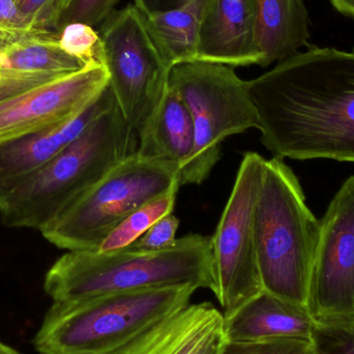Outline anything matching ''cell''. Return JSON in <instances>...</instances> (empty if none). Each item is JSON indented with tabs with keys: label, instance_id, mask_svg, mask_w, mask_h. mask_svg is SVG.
Returning <instances> with one entry per match:
<instances>
[{
	"label": "cell",
	"instance_id": "cell-24",
	"mask_svg": "<svg viewBox=\"0 0 354 354\" xmlns=\"http://www.w3.org/2000/svg\"><path fill=\"white\" fill-rule=\"evenodd\" d=\"M120 0H73L64 12L58 25V31L68 23L81 22L95 27L108 18Z\"/></svg>",
	"mask_w": 354,
	"mask_h": 354
},
{
	"label": "cell",
	"instance_id": "cell-14",
	"mask_svg": "<svg viewBox=\"0 0 354 354\" xmlns=\"http://www.w3.org/2000/svg\"><path fill=\"white\" fill-rule=\"evenodd\" d=\"M114 104L108 85L97 101L71 122L0 145V197L51 161Z\"/></svg>",
	"mask_w": 354,
	"mask_h": 354
},
{
	"label": "cell",
	"instance_id": "cell-21",
	"mask_svg": "<svg viewBox=\"0 0 354 354\" xmlns=\"http://www.w3.org/2000/svg\"><path fill=\"white\" fill-rule=\"evenodd\" d=\"M60 48L68 55L78 58L85 64H104L103 47L100 33L95 27L81 22L68 23L60 28Z\"/></svg>",
	"mask_w": 354,
	"mask_h": 354
},
{
	"label": "cell",
	"instance_id": "cell-17",
	"mask_svg": "<svg viewBox=\"0 0 354 354\" xmlns=\"http://www.w3.org/2000/svg\"><path fill=\"white\" fill-rule=\"evenodd\" d=\"M309 26L305 0H256L258 66L278 64L309 47Z\"/></svg>",
	"mask_w": 354,
	"mask_h": 354
},
{
	"label": "cell",
	"instance_id": "cell-31",
	"mask_svg": "<svg viewBox=\"0 0 354 354\" xmlns=\"http://www.w3.org/2000/svg\"><path fill=\"white\" fill-rule=\"evenodd\" d=\"M72 1L73 0H58V10H59L60 19H62L64 12L68 10V6L72 3Z\"/></svg>",
	"mask_w": 354,
	"mask_h": 354
},
{
	"label": "cell",
	"instance_id": "cell-4",
	"mask_svg": "<svg viewBox=\"0 0 354 354\" xmlns=\"http://www.w3.org/2000/svg\"><path fill=\"white\" fill-rule=\"evenodd\" d=\"M320 230L292 170L283 159L266 160L254 216L263 290L308 308Z\"/></svg>",
	"mask_w": 354,
	"mask_h": 354
},
{
	"label": "cell",
	"instance_id": "cell-28",
	"mask_svg": "<svg viewBox=\"0 0 354 354\" xmlns=\"http://www.w3.org/2000/svg\"><path fill=\"white\" fill-rule=\"evenodd\" d=\"M189 1V0H133V4L143 14H151L174 10Z\"/></svg>",
	"mask_w": 354,
	"mask_h": 354
},
{
	"label": "cell",
	"instance_id": "cell-1",
	"mask_svg": "<svg viewBox=\"0 0 354 354\" xmlns=\"http://www.w3.org/2000/svg\"><path fill=\"white\" fill-rule=\"evenodd\" d=\"M247 86L274 157L354 163V49L309 46Z\"/></svg>",
	"mask_w": 354,
	"mask_h": 354
},
{
	"label": "cell",
	"instance_id": "cell-25",
	"mask_svg": "<svg viewBox=\"0 0 354 354\" xmlns=\"http://www.w3.org/2000/svg\"><path fill=\"white\" fill-rule=\"evenodd\" d=\"M29 24L39 31H58V0H15Z\"/></svg>",
	"mask_w": 354,
	"mask_h": 354
},
{
	"label": "cell",
	"instance_id": "cell-5",
	"mask_svg": "<svg viewBox=\"0 0 354 354\" xmlns=\"http://www.w3.org/2000/svg\"><path fill=\"white\" fill-rule=\"evenodd\" d=\"M196 290L187 285L53 301L33 346L39 354H110L185 309Z\"/></svg>",
	"mask_w": 354,
	"mask_h": 354
},
{
	"label": "cell",
	"instance_id": "cell-33",
	"mask_svg": "<svg viewBox=\"0 0 354 354\" xmlns=\"http://www.w3.org/2000/svg\"><path fill=\"white\" fill-rule=\"evenodd\" d=\"M222 341H221V342H222ZM221 342L218 343V344H216V345H214V347H212V348H210L209 351H206V353L204 354H216V353H218V346H220Z\"/></svg>",
	"mask_w": 354,
	"mask_h": 354
},
{
	"label": "cell",
	"instance_id": "cell-27",
	"mask_svg": "<svg viewBox=\"0 0 354 354\" xmlns=\"http://www.w3.org/2000/svg\"><path fill=\"white\" fill-rule=\"evenodd\" d=\"M0 29L17 33H37L45 31L35 30L24 15L19 10L15 0H0Z\"/></svg>",
	"mask_w": 354,
	"mask_h": 354
},
{
	"label": "cell",
	"instance_id": "cell-6",
	"mask_svg": "<svg viewBox=\"0 0 354 354\" xmlns=\"http://www.w3.org/2000/svg\"><path fill=\"white\" fill-rule=\"evenodd\" d=\"M176 185L180 180L176 164L135 153L39 231L66 251L97 250L132 212Z\"/></svg>",
	"mask_w": 354,
	"mask_h": 354
},
{
	"label": "cell",
	"instance_id": "cell-18",
	"mask_svg": "<svg viewBox=\"0 0 354 354\" xmlns=\"http://www.w3.org/2000/svg\"><path fill=\"white\" fill-rule=\"evenodd\" d=\"M195 149V130L191 113L183 100L168 88L161 105L147 128L139 135L137 153L165 160L181 170Z\"/></svg>",
	"mask_w": 354,
	"mask_h": 354
},
{
	"label": "cell",
	"instance_id": "cell-23",
	"mask_svg": "<svg viewBox=\"0 0 354 354\" xmlns=\"http://www.w3.org/2000/svg\"><path fill=\"white\" fill-rule=\"evenodd\" d=\"M216 354H314L310 339L284 338L262 341L223 339Z\"/></svg>",
	"mask_w": 354,
	"mask_h": 354
},
{
	"label": "cell",
	"instance_id": "cell-2",
	"mask_svg": "<svg viewBox=\"0 0 354 354\" xmlns=\"http://www.w3.org/2000/svg\"><path fill=\"white\" fill-rule=\"evenodd\" d=\"M187 285L214 290L212 237L187 235L161 251L133 245L114 251H68L48 270L44 290L54 303H62Z\"/></svg>",
	"mask_w": 354,
	"mask_h": 354
},
{
	"label": "cell",
	"instance_id": "cell-8",
	"mask_svg": "<svg viewBox=\"0 0 354 354\" xmlns=\"http://www.w3.org/2000/svg\"><path fill=\"white\" fill-rule=\"evenodd\" d=\"M99 33L116 105L139 137L167 93L172 68L133 3L113 10Z\"/></svg>",
	"mask_w": 354,
	"mask_h": 354
},
{
	"label": "cell",
	"instance_id": "cell-7",
	"mask_svg": "<svg viewBox=\"0 0 354 354\" xmlns=\"http://www.w3.org/2000/svg\"><path fill=\"white\" fill-rule=\"evenodd\" d=\"M169 88L187 106L195 130V149L179 174L180 185H200L220 160L225 139L257 129L247 81L231 66L194 60L172 68Z\"/></svg>",
	"mask_w": 354,
	"mask_h": 354
},
{
	"label": "cell",
	"instance_id": "cell-30",
	"mask_svg": "<svg viewBox=\"0 0 354 354\" xmlns=\"http://www.w3.org/2000/svg\"><path fill=\"white\" fill-rule=\"evenodd\" d=\"M29 35H33V33H29ZM29 35L12 32V31L0 29V51H1L2 49H4V48L8 47L10 44L15 43V41H18V39H22V37H26V35Z\"/></svg>",
	"mask_w": 354,
	"mask_h": 354
},
{
	"label": "cell",
	"instance_id": "cell-10",
	"mask_svg": "<svg viewBox=\"0 0 354 354\" xmlns=\"http://www.w3.org/2000/svg\"><path fill=\"white\" fill-rule=\"evenodd\" d=\"M320 224L308 309L316 320L354 318V176L337 192Z\"/></svg>",
	"mask_w": 354,
	"mask_h": 354
},
{
	"label": "cell",
	"instance_id": "cell-19",
	"mask_svg": "<svg viewBox=\"0 0 354 354\" xmlns=\"http://www.w3.org/2000/svg\"><path fill=\"white\" fill-rule=\"evenodd\" d=\"M208 0H189L174 10L143 14L147 28L170 68L197 60Z\"/></svg>",
	"mask_w": 354,
	"mask_h": 354
},
{
	"label": "cell",
	"instance_id": "cell-3",
	"mask_svg": "<svg viewBox=\"0 0 354 354\" xmlns=\"http://www.w3.org/2000/svg\"><path fill=\"white\" fill-rule=\"evenodd\" d=\"M138 145V135L115 102L51 161L0 197L2 222L41 230L137 153Z\"/></svg>",
	"mask_w": 354,
	"mask_h": 354
},
{
	"label": "cell",
	"instance_id": "cell-9",
	"mask_svg": "<svg viewBox=\"0 0 354 354\" xmlns=\"http://www.w3.org/2000/svg\"><path fill=\"white\" fill-rule=\"evenodd\" d=\"M266 159L245 153L230 197L212 236L216 286L212 292L228 317L263 290L256 255L254 216Z\"/></svg>",
	"mask_w": 354,
	"mask_h": 354
},
{
	"label": "cell",
	"instance_id": "cell-12",
	"mask_svg": "<svg viewBox=\"0 0 354 354\" xmlns=\"http://www.w3.org/2000/svg\"><path fill=\"white\" fill-rule=\"evenodd\" d=\"M58 37L57 31L33 33L0 51V102L87 66L66 54Z\"/></svg>",
	"mask_w": 354,
	"mask_h": 354
},
{
	"label": "cell",
	"instance_id": "cell-26",
	"mask_svg": "<svg viewBox=\"0 0 354 354\" xmlns=\"http://www.w3.org/2000/svg\"><path fill=\"white\" fill-rule=\"evenodd\" d=\"M179 221L170 214L156 223L138 241L133 243V247L147 251H161L176 245V232L178 230Z\"/></svg>",
	"mask_w": 354,
	"mask_h": 354
},
{
	"label": "cell",
	"instance_id": "cell-13",
	"mask_svg": "<svg viewBox=\"0 0 354 354\" xmlns=\"http://www.w3.org/2000/svg\"><path fill=\"white\" fill-rule=\"evenodd\" d=\"M255 25L256 0H208L197 60L231 68L258 66Z\"/></svg>",
	"mask_w": 354,
	"mask_h": 354
},
{
	"label": "cell",
	"instance_id": "cell-32",
	"mask_svg": "<svg viewBox=\"0 0 354 354\" xmlns=\"http://www.w3.org/2000/svg\"><path fill=\"white\" fill-rule=\"evenodd\" d=\"M0 354H21L18 351H15L12 347L8 346V345L3 344L0 342Z\"/></svg>",
	"mask_w": 354,
	"mask_h": 354
},
{
	"label": "cell",
	"instance_id": "cell-11",
	"mask_svg": "<svg viewBox=\"0 0 354 354\" xmlns=\"http://www.w3.org/2000/svg\"><path fill=\"white\" fill-rule=\"evenodd\" d=\"M109 85L105 64L93 62L57 80L0 102V145L62 126L80 115Z\"/></svg>",
	"mask_w": 354,
	"mask_h": 354
},
{
	"label": "cell",
	"instance_id": "cell-20",
	"mask_svg": "<svg viewBox=\"0 0 354 354\" xmlns=\"http://www.w3.org/2000/svg\"><path fill=\"white\" fill-rule=\"evenodd\" d=\"M179 187L180 185H174L163 195L151 200L132 212L109 233L97 250L114 251L124 249L138 241L156 223L159 222L164 216L172 214Z\"/></svg>",
	"mask_w": 354,
	"mask_h": 354
},
{
	"label": "cell",
	"instance_id": "cell-16",
	"mask_svg": "<svg viewBox=\"0 0 354 354\" xmlns=\"http://www.w3.org/2000/svg\"><path fill=\"white\" fill-rule=\"evenodd\" d=\"M315 324V318L305 306L262 290L224 318L223 337L227 341L311 340Z\"/></svg>",
	"mask_w": 354,
	"mask_h": 354
},
{
	"label": "cell",
	"instance_id": "cell-29",
	"mask_svg": "<svg viewBox=\"0 0 354 354\" xmlns=\"http://www.w3.org/2000/svg\"><path fill=\"white\" fill-rule=\"evenodd\" d=\"M335 10L354 20V0H328Z\"/></svg>",
	"mask_w": 354,
	"mask_h": 354
},
{
	"label": "cell",
	"instance_id": "cell-15",
	"mask_svg": "<svg viewBox=\"0 0 354 354\" xmlns=\"http://www.w3.org/2000/svg\"><path fill=\"white\" fill-rule=\"evenodd\" d=\"M223 326L212 303L189 304L110 354H204L224 339Z\"/></svg>",
	"mask_w": 354,
	"mask_h": 354
},
{
	"label": "cell",
	"instance_id": "cell-22",
	"mask_svg": "<svg viewBox=\"0 0 354 354\" xmlns=\"http://www.w3.org/2000/svg\"><path fill=\"white\" fill-rule=\"evenodd\" d=\"M314 354H354V318L316 320Z\"/></svg>",
	"mask_w": 354,
	"mask_h": 354
}]
</instances>
